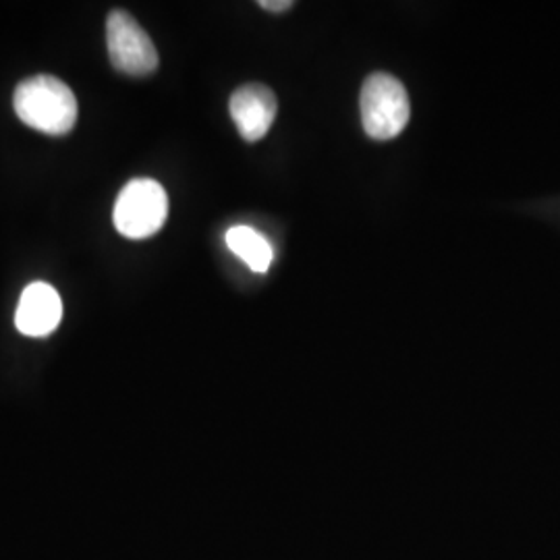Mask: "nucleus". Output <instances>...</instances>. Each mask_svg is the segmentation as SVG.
I'll return each mask as SVG.
<instances>
[{"label":"nucleus","mask_w":560,"mask_h":560,"mask_svg":"<svg viewBox=\"0 0 560 560\" xmlns=\"http://www.w3.org/2000/svg\"><path fill=\"white\" fill-rule=\"evenodd\" d=\"M106 46L110 65L131 78H145L159 69V52L136 18L115 9L106 20Z\"/></svg>","instance_id":"nucleus-4"},{"label":"nucleus","mask_w":560,"mask_h":560,"mask_svg":"<svg viewBox=\"0 0 560 560\" xmlns=\"http://www.w3.org/2000/svg\"><path fill=\"white\" fill-rule=\"evenodd\" d=\"M260 7L270 13H284L293 7V2L291 0H261Z\"/></svg>","instance_id":"nucleus-8"},{"label":"nucleus","mask_w":560,"mask_h":560,"mask_svg":"<svg viewBox=\"0 0 560 560\" xmlns=\"http://www.w3.org/2000/svg\"><path fill=\"white\" fill-rule=\"evenodd\" d=\"M231 117L245 141H260L277 119L279 102L270 88L261 83H247L233 92L229 102Z\"/></svg>","instance_id":"nucleus-5"},{"label":"nucleus","mask_w":560,"mask_h":560,"mask_svg":"<svg viewBox=\"0 0 560 560\" xmlns=\"http://www.w3.org/2000/svg\"><path fill=\"white\" fill-rule=\"evenodd\" d=\"M361 122L372 140L397 138L407 127L411 104L405 85L388 73L370 75L361 88Z\"/></svg>","instance_id":"nucleus-2"},{"label":"nucleus","mask_w":560,"mask_h":560,"mask_svg":"<svg viewBox=\"0 0 560 560\" xmlns=\"http://www.w3.org/2000/svg\"><path fill=\"white\" fill-rule=\"evenodd\" d=\"M13 106L27 127L46 136H65L78 120V101L71 88L55 75L21 81L13 94Z\"/></svg>","instance_id":"nucleus-1"},{"label":"nucleus","mask_w":560,"mask_h":560,"mask_svg":"<svg viewBox=\"0 0 560 560\" xmlns=\"http://www.w3.org/2000/svg\"><path fill=\"white\" fill-rule=\"evenodd\" d=\"M60 318H62V303H60L59 293L50 284L34 282L25 287L18 314H15V324L21 335L46 337L59 326Z\"/></svg>","instance_id":"nucleus-6"},{"label":"nucleus","mask_w":560,"mask_h":560,"mask_svg":"<svg viewBox=\"0 0 560 560\" xmlns=\"http://www.w3.org/2000/svg\"><path fill=\"white\" fill-rule=\"evenodd\" d=\"M168 217V196L159 180L133 179L120 189L113 221L122 237L148 240L156 235Z\"/></svg>","instance_id":"nucleus-3"},{"label":"nucleus","mask_w":560,"mask_h":560,"mask_svg":"<svg viewBox=\"0 0 560 560\" xmlns=\"http://www.w3.org/2000/svg\"><path fill=\"white\" fill-rule=\"evenodd\" d=\"M226 245L233 254H237L241 260L245 261L254 272H268L272 264V247L270 243L261 237L258 231L252 226H233L226 233Z\"/></svg>","instance_id":"nucleus-7"}]
</instances>
